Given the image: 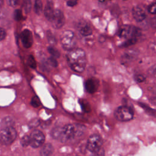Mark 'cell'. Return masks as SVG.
I'll return each instance as SVG.
<instances>
[{
	"mask_svg": "<svg viewBox=\"0 0 156 156\" xmlns=\"http://www.w3.org/2000/svg\"><path fill=\"white\" fill-rule=\"evenodd\" d=\"M66 60L69 66L72 70L80 73L85 68L87 64L86 54L81 48H75L66 54Z\"/></svg>",
	"mask_w": 156,
	"mask_h": 156,
	"instance_id": "1",
	"label": "cell"
},
{
	"mask_svg": "<svg viewBox=\"0 0 156 156\" xmlns=\"http://www.w3.org/2000/svg\"><path fill=\"white\" fill-rule=\"evenodd\" d=\"M62 46L68 52L75 49L77 39L74 33L71 30H64L60 36Z\"/></svg>",
	"mask_w": 156,
	"mask_h": 156,
	"instance_id": "2",
	"label": "cell"
},
{
	"mask_svg": "<svg viewBox=\"0 0 156 156\" xmlns=\"http://www.w3.org/2000/svg\"><path fill=\"white\" fill-rule=\"evenodd\" d=\"M141 34L140 29L131 25H124L118 31V35L121 38L128 39L137 38Z\"/></svg>",
	"mask_w": 156,
	"mask_h": 156,
	"instance_id": "3",
	"label": "cell"
},
{
	"mask_svg": "<svg viewBox=\"0 0 156 156\" xmlns=\"http://www.w3.org/2000/svg\"><path fill=\"white\" fill-rule=\"evenodd\" d=\"M115 117L120 121H128L131 120L133 117V110L126 105H122L118 107L114 113Z\"/></svg>",
	"mask_w": 156,
	"mask_h": 156,
	"instance_id": "4",
	"label": "cell"
},
{
	"mask_svg": "<svg viewBox=\"0 0 156 156\" xmlns=\"http://www.w3.org/2000/svg\"><path fill=\"white\" fill-rule=\"evenodd\" d=\"M17 133L13 127L2 128L0 130V142L5 145L11 144L16 139Z\"/></svg>",
	"mask_w": 156,
	"mask_h": 156,
	"instance_id": "5",
	"label": "cell"
},
{
	"mask_svg": "<svg viewBox=\"0 0 156 156\" xmlns=\"http://www.w3.org/2000/svg\"><path fill=\"white\" fill-rule=\"evenodd\" d=\"M102 144V139L98 134L91 135L88 139L87 148L91 152H94L101 148Z\"/></svg>",
	"mask_w": 156,
	"mask_h": 156,
	"instance_id": "6",
	"label": "cell"
},
{
	"mask_svg": "<svg viewBox=\"0 0 156 156\" xmlns=\"http://www.w3.org/2000/svg\"><path fill=\"white\" fill-rule=\"evenodd\" d=\"M29 137L30 145L34 148H37L41 146L43 144L45 140L43 133L39 130H33L29 135Z\"/></svg>",
	"mask_w": 156,
	"mask_h": 156,
	"instance_id": "7",
	"label": "cell"
},
{
	"mask_svg": "<svg viewBox=\"0 0 156 156\" xmlns=\"http://www.w3.org/2000/svg\"><path fill=\"white\" fill-rule=\"evenodd\" d=\"M76 135L75 126L68 124L62 128L61 135L59 141L62 142H66L68 140L73 138Z\"/></svg>",
	"mask_w": 156,
	"mask_h": 156,
	"instance_id": "8",
	"label": "cell"
},
{
	"mask_svg": "<svg viewBox=\"0 0 156 156\" xmlns=\"http://www.w3.org/2000/svg\"><path fill=\"white\" fill-rule=\"evenodd\" d=\"M52 26L55 29H60L63 26L65 23V18L63 12L60 9H55L52 19L51 21Z\"/></svg>",
	"mask_w": 156,
	"mask_h": 156,
	"instance_id": "9",
	"label": "cell"
},
{
	"mask_svg": "<svg viewBox=\"0 0 156 156\" xmlns=\"http://www.w3.org/2000/svg\"><path fill=\"white\" fill-rule=\"evenodd\" d=\"M21 40L23 46L29 48L33 44V37L31 31L29 29H24L21 33Z\"/></svg>",
	"mask_w": 156,
	"mask_h": 156,
	"instance_id": "10",
	"label": "cell"
},
{
	"mask_svg": "<svg viewBox=\"0 0 156 156\" xmlns=\"http://www.w3.org/2000/svg\"><path fill=\"white\" fill-rule=\"evenodd\" d=\"M133 17L137 22L143 21L146 16L145 10L141 5H136L132 10Z\"/></svg>",
	"mask_w": 156,
	"mask_h": 156,
	"instance_id": "11",
	"label": "cell"
},
{
	"mask_svg": "<svg viewBox=\"0 0 156 156\" xmlns=\"http://www.w3.org/2000/svg\"><path fill=\"white\" fill-rule=\"evenodd\" d=\"M98 86H99L98 80L94 78L88 79L85 82V90L88 93L90 94H93L95 93L98 88Z\"/></svg>",
	"mask_w": 156,
	"mask_h": 156,
	"instance_id": "12",
	"label": "cell"
},
{
	"mask_svg": "<svg viewBox=\"0 0 156 156\" xmlns=\"http://www.w3.org/2000/svg\"><path fill=\"white\" fill-rule=\"evenodd\" d=\"M77 26H78L77 27L78 30L82 35L84 37H87L91 35L93 32L92 29L90 27V26L86 22L80 21Z\"/></svg>",
	"mask_w": 156,
	"mask_h": 156,
	"instance_id": "13",
	"label": "cell"
},
{
	"mask_svg": "<svg viewBox=\"0 0 156 156\" xmlns=\"http://www.w3.org/2000/svg\"><path fill=\"white\" fill-rule=\"evenodd\" d=\"M55 9H54V4L52 1H48L44 9V14L46 18L49 21H51Z\"/></svg>",
	"mask_w": 156,
	"mask_h": 156,
	"instance_id": "14",
	"label": "cell"
},
{
	"mask_svg": "<svg viewBox=\"0 0 156 156\" xmlns=\"http://www.w3.org/2000/svg\"><path fill=\"white\" fill-rule=\"evenodd\" d=\"M137 52L134 50H129L126 52L121 57V61L124 63L130 62L133 61L136 57Z\"/></svg>",
	"mask_w": 156,
	"mask_h": 156,
	"instance_id": "15",
	"label": "cell"
},
{
	"mask_svg": "<svg viewBox=\"0 0 156 156\" xmlns=\"http://www.w3.org/2000/svg\"><path fill=\"white\" fill-rule=\"evenodd\" d=\"M54 151L53 146L51 143L45 144L40 150L41 156H51Z\"/></svg>",
	"mask_w": 156,
	"mask_h": 156,
	"instance_id": "16",
	"label": "cell"
},
{
	"mask_svg": "<svg viewBox=\"0 0 156 156\" xmlns=\"http://www.w3.org/2000/svg\"><path fill=\"white\" fill-rule=\"evenodd\" d=\"M14 123H15V121L13 118L10 116H6L4 118L1 122V124L2 128L13 127V125L14 124Z\"/></svg>",
	"mask_w": 156,
	"mask_h": 156,
	"instance_id": "17",
	"label": "cell"
},
{
	"mask_svg": "<svg viewBox=\"0 0 156 156\" xmlns=\"http://www.w3.org/2000/svg\"><path fill=\"white\" fill-rule=\"evenodd\" d=\"M138 104L146 112V113H147L150 116H154V117L156 118V109L151 108L147 104H145L143 102H139Z\"/></svg>",
	"mask_w": 156,
	"mask_h": 156,
	"instance_id": "18",
	"label": "cell"
},
{
	"mask_svg": "<svg viewBox=\"0 0 156 156\" xmlns=\"http://www.w3.org/2000/svg\"><path fill=\"white\" fill-rule=\"evenodd\" d=\"M62 128L61 127L57 126L52 129L51 132V135L52 137L55 140H60V135H61V132H62Z\"/></svg>",
	"mask_w": 156,
	"mask_h": 156,
	"instance_id": "19",
	"label": "cell"
},
{
	"mask_svg": "<svg viewBox=\"0 0 156 156\" xmlns=\"http://www.w3.org/2000/svg\"><path fill=\"white\" fill-rule=\"evenodd\" d=\"M79 104L82 110L86 113H89L91 111V107L88 101L84 99L79 100Z\"/></svg>",
	"mask_w": 156,
	"mask_h": 156,
	"instance_id": "20",
	"label": "cell"
},
{
	"mask_svg": "<svg viewBox=\"0 0 156 156\" xmlns=\"http://www.w3.org/2000/svg\"><path fill=\"white\" fill-rule=\"evenodd\" d=\"M43 11V3L41 1L37 0L35 1L34 12L37 15H40Z\"/></svg>",
	"mask_w": 156,
	"mask_h": 156,
	"instance_id": "21",
	"label": "cell"
},
{
	"mask_svg": "<svg viewBox=\"0 0 156 156\" xmlns=\"http://www.w3.org/2000/svg\"><path fill=\"white\" fill-rule=\"evenodd\" d=\"M46 37L48 39V42L51 44V45H55L57 43V40L54 36V35L53 34V33L48 30L46 32Z\"/></svg>",
	"mask_w": 156,
	"mask_h": 156,
	"instance_id": "22",
	"label": "cell"
},
{
	"mask_svg": "<svg viewBox=\"0 0 156 156\" xmlns=\"http://www.w3.org/2000/svg\"><path fill=\"white\" fill-rule=\"evenodd\" d=\"M48 51L49 53L52 55V57H53L55 58H58L60 56V54L59 51L52 46L48 47Z\"/></svg>",
	"mask_w": 156,
	"mask_h": 156,
	"instance_id": "23",
	"label": "cell"
},
{
	"mask_svg": "<svg viewBox=\"0 0 156 156\" xmlns=\"http://www.w3.org/2000/svg\"><path fill=\"white\" fill-rule=\"evenodd\" d=\"M27 62L28 65L31 68H35L37 64H36V62L35 60L34 57V56L32 55H29V57H27Z\"/></svg>",
	"mask_w": 156,
	"mask_h": 156,
	"instance_id": "24",
	"label": "cell"
},
{
	"mask_svg": "<svg viewBox=\"0 0 156 156\" xmlns=\"http://www.w3.org/2000/svg\"><path fill=\"white\" fill-rule=\"evenodd\" d=\"M13 18L15 21H20L23 18L22 10L21 9H16L13 12Z\"/></svg>",
	"mask_w": 156,
	"mask_h": 156,
	"instance_id": "25",
	"label": "cell"
},
{
	"mask_svg": "<svg viewBox=\"0 0 156 156\" xmlns=\"http://www.w3.org/2000/svg\"><path fill=\"white\" fill-rule=\"evenodd\" d=\"M30 104L32 106H33L35 108L39 107L41 104V102H40L39 98L37 96H34L33 98H32L31 101H30Z\"/></svg>",
	"mask_w": 156,
	"mask_h": 156,
	"instance_id": "26",
	"label": "cell"
},
{
	"mask_svg": "<svg viewBox=\"0 0 156 156\" xmlns=\"http://www.w3.org/2000/svg\"><path fill=\"white\" fill-rule=\"evenodd\" d=\"M31 2L30 1H24L23 2V7L26 13H29L31 9Z\"/></svg>",
	"mask_w": 156,
	"mask_h": 156,
	"instance_id": "27",
	"label": "cell"
},
{
	"mask_svg": "<svg viewBox=\"0 0 156 156\" xmlns=\"http://www.w3.org/2000/svg\"><path fill=\"white\" fill-rule=\"evenodd\" d=\"M21 144L23 146L26 147L30 145V137L28 135H24L21 140Z\"/></svg>",
	"mask_w": 156,
	"mask_h": 156,
	"instance_id": "28",
	"label": "cell"
},
{
	"mask_svg": "<svg viewBox=\"0 0 156 156\" xmlns=\"http://www.w3.org/2000/svg\"><path fill=\"white\" fill-rule=\"evenodd\" d=\"M136 38H130V39H128L125 42H124L122 44L121 46L122 47H128L132 44H133L136 43Z\"/></svg>",
	"mask_w": 156,
	"mask_h": 156,
	"instance_id": "29",
	"label": "cell"
},
{
	"mask_svg": "<svg viewBox=\"0 0 156 156\" xmlns=\"http://www.w3.org/2000/svg\"><path fill=\"white\" fill-rule=\"evenodd\" d=\"M147 73L150 76L156 77V64L149 68L147 71Z\"/></svg>",
	"mask_w": 156,
	"mask_h": 156,
	"instance_id": "30",
	"label": "cell"
},
{
	"mask_svg": "<svg viewBox=\"0 0 156 156\" xmlns=\"http://www.w3.org/2000/svg\"><path fill=\"white\" fill-rule=\"evenodd\" d=\"M148 12L154 15H156V2H153L147 8Z\"/></svg>",
	"mask_w": 156,
	"mask_h": 156,
	"instance_id": "31",
	"label": "cell"
},
{
	"mask_svg": "<svg viewBox=\"0 0 156 156\" xmlns=\"http://www.w3.org/2000/svg\"><path fill=\"white\" fill-rule=\"evenodd\" d=\"M48 63H49L50 65H51L52 66H53V67H55H55H57V65H58V62H57L56 58H54V57H49V58H48Z\"/></svg>",
	"mask_w": 156,
	"mask_h": 156,
	"instance_id": "32",
	"label": "cell"
},
{
	"mask_svg": "<svg viewBox=\"0 0 156 156\" xmlns=\"http://www.w3.org/2000/svg\"><path fill=\"white\" fill-rule=\"evenodd\" d=\"M40 124V121L37 118H34L30 121L29 122V126L30 127H37Z\"/></svg>",
	"mask_w": 156,
	"mask_h": 156,
	"instance_id": "33",
	"label": "cell"
},
{
	"mask_svg": "<svg viewBox=\"0 0 156 156\" xmlns=\"http://www.w3.org/2000/svg\"><path fill=\"white\" fill-rule=\"evenodd\" d=\"M134 79H135V81L137 82H142L145 80L146 77L143 74H136V75H135Z\"/></svg>",
	"mask_w": 156,
	"mask_h": 156,
	"instance_id": "34",
	"label": "cell"
},
{
	"mask_svg": "<svg viewBox=\"0 0 156 156\" xmlns=\"http://www.w3.org/2000/svg\"><path fill=\"white\" fill-rule=\"evenodd\" d=\"M105 152L103 148H101L98 151H96L94 152H93L92 156H104Z\"/></svg>",
	"mask_w": 156,
	"mask_h": 156,
	"instance_id": "35",
	"label": "cell"
},
{
	"mask_svg": "<svg viewBox=\"0 0 156 156\" xmlns=\"http://www.w3.org/2000/svg\"><path fill=\"white\" fill-rule=\"evenodd\" d=\"M6 35L7 33L5 30L2 27H0V41L3 40L5 38Z\"/></svg>",
	"mask_w": 156,
	"mask_h": 156,
	"instance_id": "36",
	"label": "cell"
},
{
	"mask_svg": "<svg viewBox=\"0 0 156 156\" xmlns=\"http://www.w3.org/2000/svg\"><path fill=\"white\" fill-rule=\"evenodd\" d=\"M150 26L152 28L156 30V16L152 17L150 20Z\"/></svg>",
	"mask_w": 156,
	"mask_h": 156,
	"instance_id": "37",
	"label": "cell"
},
{
	"mask_svg": "<svg viewBox=\"0 0 156 156\" xmlns=\"http://www.w3.org/2000/svg\"><path fill=\"white\" fill-rule=\"evenodd\" d=\"M19 3V1H15V0H10V1H7V4L13 7H16Z\"/></svg>",
	"mask_w": 156,
	"mask_h": 156,
	"instance_id": "38",
	"label": "cell"
},
{
	"mask_svg": "<svg viewBox=\"0 0 156 156\" xmlns=\"http://www.w3.org/2000/svg\"><path fill=\"white\" fill-rule=\"evenodd\" d=\"M77 4L76 1H66V5L68 7H74Z\"/></svg>",
	"mask_w": 156,
	"mask_h": 156,
	"instance_id": "39",
	"label": "cell"
},
{
	"mask_svg": "<svg viewBox=\"0 0 156 156\" xmlns=\"http://www.w3.org/2000/svg\"><path fill=\"white\" fill-rule=\"evenodd\" d=\"M151 101L152 104H154V105H156V98H153L151 99Z\"/></svg>",
	"mask_w": 156,
	"mask_h": 156,
	"instance_id": "40",
	"label": "cell"
},
{
	"mask_svg": "<svg viewBox=\"0 0 156 156\" xmlns=\"http://www.w3.org/2000/svg\"><path fill=\"white\" fill-rule=\"evenodd\" d=\"M154 92H155V93H156V86H155V87L154 88Z\"/></svg>",
	"mask_w": 156,
	"mask_h": 156,
	"instance_id": "41",
	"label": "cell"
}]
</instances>
